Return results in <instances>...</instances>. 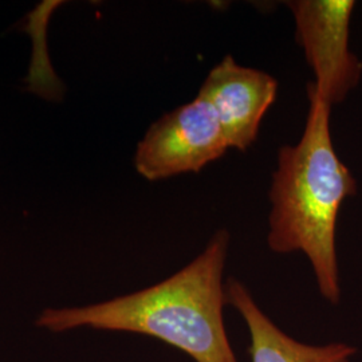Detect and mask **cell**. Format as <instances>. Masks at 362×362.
Here are the masks:
<instances>
[{
    "label": "cell",
    "instance_id": "3",
    "mask_svg": "<svg viewBox=\"0 0 362 362\" xmlns=\"http://www.w3.org/2000/svg\"><path fill=\"white\" fill-rule=\"evenodd\" d=\"M291 10L297 40L314 81L308 85L326 104H341L357 88L362 62L350 50V19L356 8L353 0H293Z\"/></svg>",
    "mask_w": 362,
    "mask_h": 362
},
{
    "label": "cell",
    "instance_id": "4",
    "mask_svg": "<svg viewBox=\"0 0 362 362\" xmlns=\"http://www.w3.org/2000/svg\"><path fill=\"white\" fill-rule=\"evenodd\" d=\"M228 149L214 107L197 95L151 125L139 143L134 165L146 180H164L197 173Z\"/></svg>",
    "mask_w": 362,
    "mask_h": 362
},
{
    "label": "cell",
    "instance_id": "6",
    "mask_svg": "<svg viewBox=\"0 0 362 362\" xmlns=\"http://www.w3.org/2000/svg\"><path fill=\"white\" fill-rule=\"evenodd\" d=\"M227 305L240 314L250 334L251 362H351L357 348L346 342L308 345L287 336L259 308L240 281L226 282Z\"/></svg>",
    "mask_w": 362,
    "mask_h": 362
},
{
    "label": "cell",
    "instance_id": "5",
    "mask_svg": "<svg viewBox=\"0 0 362 362\" xmlns=\"http://www.w3.org/2000/svg\"><path fill=\"white\" fill-rule=\"evenodd\" d=\"M278 94V81L231 55L211 69L199 94L214 107L230 148L246 152L257 141L260 124Z\"/></svg>",
    "mask_w": 362,
    "mask_h": 362
},
{
    "label": "cell",
    "instance_id": "1",
    "mask_svg": "<svg viewBox=\"0 0 362 362\" xmlns=\"http://www.w3.org/2000/svg\"><path fill=\"white\" fill-rule=\"evenodd\" d=\"M228 248L230 233L219 230L191 263L163 282L95 305L46 309L37 325L52 333L88 327L143 334L194 362H238L223 314Z\"/></svg>",
    "mask_w": 362,
    "mask_h": 362
},
{
    "label": "cell",
    "instance_id": "2",
    "mask_svg": "<svg viewBox=\"0 0 362 362\" xmlns=\"http://www.w3.org/2000/svg\"><path fill=\"white\" fill-rule=\"evenodd\" d=\"M308 98L302 137L278 151L269 192L267 245L275 254H305L321 297L338 305L337 220L342 203L357 194V180L334 149L332 106L310 90Z\"/></svg>",
    "mask_w": 362,
    "mask_h": 362
}]
</instances>
